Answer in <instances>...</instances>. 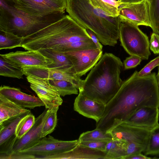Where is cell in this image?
Returning <instances> with one entry per match:
<instances>
[{
	"mask_svg": "<svg viewBox=\"0 0 159 159\" xmlns=\"http://www.w3.org/2000/svg\"><path fill=\"white\" fill-rule=\"evenodd\" d=\"M91 40L96 46L97 48L102 50L103 46L100 43L96 34L92 31L89 29H86Z\"/></svg>",
	"mask_w": 159,
	"mask_h": 159,
	"instance_id": "obj_38",
	"label": "cell"
},
{
	"mask_svg": "<svg viewBox=\"0 0 159 159\" xmlns=\"http://www.w3.org/2000/svg\"><path fill=\"white\" fill-rule=\"evenodd\" d=\"M149 0L150 1V2H151V0Z\"/></svg>",
	"mask_w": 159,
	"mask_h": 159,
	"instance_id": "obj_43",
	"label": "cell"
},
{
	"mask_svg": "<svg viewBox=\"0 0 159 159\" xmlns=\"http://www.w3.org/2000/svg\"><path fill=\"white\" fill-rule=\"evenodd\" d=\"M96 48H97L96 46L91 40L76 42L67 44L56 52H64Z\"/></svg>",
	"mask_w": 159,
	"mask_h": 159,
	"instance_id": "obj_31",
	"label": "cell"
},
{
	"mask_svg": "<svg viewBox=\"0 0 159 159\" xmlns=\"http://www.w3.org/2000/svg\"><path fill=\"white\" fill-rule=\"evenodd\" d=\"M59 107H54L47 109L41 129V138L51 133L55 129L57 123V112Z\"/></svg>",
	"mask_w": 159,
	"mask_h": 159,
	"instance_id": "obj_27",
	"label": "cell"
},
{
	"mask_svg": "<svg viewBox=\"0 0 159 159\" xmlns=\"http://www.w3.org/2000/svg\"><path fill=\"white\" fill-rule=\"evenodd\" d=\"M152 158L146 155H143L142 153H136L128 157L126 159H150Z\"/></svg>",
	"mask_w": 159,
	"mask_h": 159,
	"instance_id": "obj_39",
	"label": "cell"
},
{
	"mask_svg": "<svg viewBox=\"0 0 159 159\" xmlns=\"http://www.w3.org/2000/svg\"><path fill=\"white\" fill-rule=\"evenodd\" d=\"M159 66V56L150 61L139 72H137L138 76L143 77L151 73V71L154 68Z\"/></svg>",
	"mask_w": 159,
	"mask_h": 159,
	"instance_id": "obj_34",
	"label": "cell"
},
{
	"mask_svg": "<svg viewBox=\"0 0 159 159\" xmlns=\"http://www.w3.org/2000/svg\"><path fill=\"white\" fill-rule=\"evenodd\" d=\"M0 94L24 108L32 109L44 106L43 102L39 97L23 93L18 88L1 86L0 88Z\"/></svg>",
	"mask_w": 159,
	"mask_h": 159,
	"instance_id": "obj_19",
	"label": "cell"
},
{
	"mask_svg": "<svg viewBox=\"0 0 159 159\" xmlns=\"http://www.w3.org/2000/svg\"><path fill=\"white\" fill-rule=\"evenodd\" d=\"M36 51H39L53 61L47 67L56 69L74 75L71 62L63 53L57 52L47 49H40Z\"/></svg>",
	"mask_w": 159,
	"mask_h": 159,
	"instance_id": "obj_21",
	"label": "cell"
},
{
	"mask_svg": "<svg viewBox=\"0 0 159 159\" xmlns=\"http://www.w3.org/2000/svg\"><path fill=\"white\" fill-rule=\"evenodd\" d=\"M22 39L12 33L0 30V49L21 47Z\"/></svg>",
	"mask_w": 159,
	"mask_h": 159,
	"instance_id": "obj_28",
	"label": "cell"
},
{
	"mask_svg": "<svg viewBox=\"0 0 159 159\" xmlns=\"http://www.w3.org/2000/svg\"><path fill=\"white\" fill-rule=\"evenodd\" d=\"M94 7L99 9L107 16L113 17L119 16L120 2L115 0H89Z\"/></svg>",
	"mask_w": 159,
	"mask_h": 159,
	"instance_id": "obj_25",
	"label": "cell"
},
{
	"mask_svg": "<svg viewBox=\"0 0 159 159\" xmlns=\"http://www.w3.org/2000/svg\"><path fill=\"white\" fill-rule=\"evenodd\" d=\"M0 75L20 79L24 74L22 67L0 56Z\"/></svg>",
	"mask_w": 159,
	"mask_h": 159,
	"instance_id": "obj_24",
	"label": "cell"
},
{
	"mask_svg": "<svg viewBox=\"0 0 159 159\" xmlns=\"http://www.w3.org/2000/svg\"><path fill=\"white\" fill-rule=\"evenodd\" d=\"M150 131L122 122L109 132L113 140L126 143H135L146 146Z\"/></svg>",
	"mask_w": 159,
	"mask_h": 159,
	"instance_id": "obj_14",
	"label": "cell"
},
{
	"mask_svg": "<svg viewBox=\"0 0 159 159\" xmlns=\"http://www.w3.org/2000/svg\"><path fill=\"white\" fill-rule=\"evenodd\" d=\"M151 14L153 32L159 34V0H151Z\"/></svg>",
	"mask_w": 159,
	"mask_h": 159,
	"instance_id": "obj_33",
	"label": "cell"
},
{
	"mask_svg": "<svg viewBox=\"0 0 159 159\" xmlns=\"http://www.w3.org/2000/svg\"><path fill=\"white\" fill-rule=\"evenodd\" d=\"M35 120L34 116L30 112L23 118L17 125L16 134V138L22 137L32 128Z\"/></svg>",
	"mask_w": 159,
	"mask_h": 159,
	"instance_id": "obj_32",
	"label": "cell"
},
{
	"mask_svg": "<svg viewBox=\"0 0 159 159\" xmlns=\"http://www.w3.org/2000/svg\"><path fill=\"white\" fill-rule=\"evenodd\" d=\"M158 71L157 75H156V78L158 84L159 89V66H158Z\"/></svg>",
	"mask_w": 159,
	"mask_h": 159,
	"instance_id": "obj_41",
	"label": "cell"
},
{
	"mask_svg": "<svg viewBox=\"0 0 159 159\" xmlns=\"http://www.w3.org/2000/svg\"><path fill=\"white\" fill-rule=\"evenodd\" d=\"M66 10L79 24L93 31L104 45L114 46L119 38L120 18L107 16L89 0H66Z\"/></svg>",
	"mask_w": 159,
	"mask_h": 159,
	"instance_id": "obj_4",
	"label": "cell"
},
{
	"mask_svg": "<svg viewBox=\"0 0 159 159\" xmlns=\"http://www.w3.org/2000/svg\"><path fill=\"white\" fill-rule=\"evenodd\" d=\"M24 75L46 79L49 80H59L67 81L73 83L79 90L83 80L73 74L56 69L47 67L31 66L22 67Z\"/></svg>",
	"mask_w": 159,
	"mask_h": 159,
	"instance_id": "obj_13",
	"label": "cell"
},
{
	"mask_svg": "<svg viewBox=\"0 0 159 159\" xmlns=\"http://www.w3.org/2000/svg\"><path fill=\"white\" fill-rule=\"evenodd\" d=\"M135 71L123 81L115 95L106 105L96 128L109 132L143 107L159 108V89L155 73L143 77Z\"/></svg>",
	"mask_w": 159,
	"mask_h": 159,
	"instance_id": "obj_1",
	"label": "cell"
},
{
	"mask_svg": "<svg viewBox=\"0 0 159 159\" xmlns=\"http://www.w3.org/2000/svg\"><path fill=\"white\" fill-rule=\"evenodd\" d=\"M105 152L84 146L79 143L72 149L52 157L51 159H104Z\"/></svg>",
	"mask_w": 159,
	"mask_h": 159,
	"instance_id": "obj_20",
	"label": "cell"
},
{
	"mask_svg": "<svg viewBox=\"0 0 159 159\" xmlns=\"http://www.w3.org/2000/svg\"><path fill=\"white\" fill-rule=\"evenodd\" d=\"M16 8L30 15L43 17L50 14H63L66 0H12Z\"/></svg>",
	"mask_w": 159,
	"mask_h": 159,
	"instance_id": "obj_8",
	"label": "cell"
},
{
	"mask_svg": "<svg viewBox=\"0 0 159 159\" xmlns=\"http://www.w3.org/2000/svg\"><path fill=\"white\" fill-rule=\"evenodd\" d=\"M79 142L78 139L63 141L48 135L43 138L31 147L11 154L6 159H50L54 156L72 149Z\"/></svg>",
	"mask_w": 159,
	"mask_h": 159,
	"instance_id": "obj_6",
	"label": "cell"
},
{
	"mask_svg": "<svg viewBox=\"0 0 159 159\" xmlns=\"http://www.w3.org/2000/svg\"><path fill=\"white\" fill-rule=\"evenodd\" d=\"M0 30L24 38L56 22L64 15L54 13L43 17L32 16L12 5L0 7Z\"/></svg>",
	"mask_w": 159,
	"mask_h": 159,
	"instance_id": "obj_5",
	"label": "cell"
},
{
	"mask_svg": "<svg viewBox=\"0 0 159 159\" xmlns=\"http://www.w3.org/2000/svg\"><path fill=\"white\" fill-rule=\"evenodd\" d=\"M143 0H120V5L121 4H127L135 3L141 1Z\"/></svg>",
	"mask_w": 159,
	"mask_h": 159,
	"instance_id": "obj_40",
	"label": "cell"
},
{
	"mask_svg": "<svg viewBox=\"0 0 159 159\" xmlns=\"http://www.w3.org/2000/svg\"><path fill=\"white\" fill-rule=\"evenodd\" d=\"M49 81L56 88L61 96L64 97L67 95L78 94V89L71 82L59 80H49Z\"/></svg>",
	"mask_w": 159,
	"mask_h": 159,
	"instance_id": "obj_30",
	"label": "cell"
},
{
	"mask_svg": "<svg viewBox=\"0 0 159 159\" xmlns=\"http://www.w3.org/2000/svg\"><path fill=\"white\" fill-rule=\"evenodd\" d=\"M79 142L92 141L108 142L112 140L111 133L96 128L94 130L82 133L78 139Z\"/></svg>",
	"mask_w": 159,
	"mask_h": 159,
	"instance_id": "obj_26",
	"label": "cell"
},
{
	"mask_svg": "<svg viewBox=\"0 0 159 159\" xmlns=\"http://www.w3.org/2000/svg\"><path fill=\"white\" fill-rule=\"evenodd\" d=\"M105 107V105L88 98L80 92L74 104L75 111L85 117L94 120L96 123L102 117Z\"/></svg>",
	"mask_w": 159,
	"mask_h": 159,
	"instance_id": "obj_18",
	"label": "cell"
},
{
	"mask_svg": "<svg viewBox=\"0 0 159 159\" xmlns=\"http://www.w3.org/2000/svg\"><path fill=\"white\" fill-rule=\"evenodd\" d=\"M28 110L16 104L0 94V124Z\"/></svg>",
	"mask_w": 159,
	"mask_h": 159,
	"instance_id": "obj_22",
	"label": "cell"
},
{
	"mask_svg": "<svg viewBox=\"0 0 159 159\" xmlns=\"http://www.w3.org/2000/svg\"><path fill=\"white\" fill-rule=\"evenodd\" d=\"M119 18V39L121 46L130 55L138 56L143 60L148 59L151 53L148 36L138 26Z\"/></svg>",
	"mask_w": 159,
	"mask_h": 159,
	"instance_id": "obj_7",
	"label": "cell"
},
{
	"mask_svg": "<svg viewBox=\"0 0 159 159\" xmlns=\"http://www.w3.org/2000/svg\"><path fill=\"white\" fill-rule=\"evenodd\" d=\"M151 6L149 0L121 4L119 7V16L138 26L144 25L152 29Z\"/></svg>",
	"mask_w": 159,
	"mask_h": 159,
	"instance_id": "obj_9",
	"label": "cell"
},
{
	"mask_svg": "<svg viewBox=\"0 0 159 159\" xmlns=\"http://www.w3.org/2000/svg\"><path fill=\"white\" fill-rule=\"evenodd\" d=\"M159 107L146 106L137 110L123 122L150 131L159 124Z\"/></svg>",
	"mask_w": 159,
	"mask_h": 159,
	"instance_id": "obj_16",
	"label": "cell"
},
{
	"mask_svg": "<svg viewBox=\"0 0 159 159\" xmlns=\"http://www.w3.org/2000/svg\"><path fill=\"white\" fill-rule=\"evenodd\" d=\"M47 109H46L35 118L34 125L21 138H16L11 148L6 154L0 156V159H6L11 154L28 149L42 138L41 137V129Z\"/></svg>",
	"mask_w": 159,
	"mask_h": 159,
	"instance_id": "obj_12",
	"label": "cell"
},
{
	"mask_svg": "<svg viewBox=\"0 0 159 159\" xmlns=\"http://www.w3.org/2000/svg\"><path fill=\"white\" fill-rule=\"evenodd\" d=\"M91 40L85 28L66 15L37 32L23 38L21 47L27 50L47 49L57 52L67 44Z\"/></svg>",
	"mask_w": 159,
	"mask_h": 159,
	"instance_id": "obj_3",
	"label": "cell"
},
{
	"mask_svg": "<svg viewBox=\"0 0 159 159\" xmlns=\"http://www.w3.org/2000/svg\"><path fill=\"white\" fill-rule=\"evenodd\" d=\"M17 51L0 56L22 67L38 66L47 67L53 62L51 59L36 51Z\"/></svg>",
	"mask_w": 159,
	"mask_h": 159,
	"instance_id": "obj_15",
	"label": "cell"
},
{
	"mask_svg": "<svg viewBox=\"0 0 159 159\" xmlns=\"http://www.w3.org/2000/svg\"><path fill=\"white\" fill-rule=\"evenodd\" d=\"M26 79L30 87L43 102L46 109L61 105L63 100L56 88L46 79L28 76Z\"/></svg>",
	"mask_w": 159,
	"mask_h": 159,
	"instance_id": "obj_11",
	"label": "cell"
},
{
	"mask_svg": "<svg viewBox=\"0 0 159 159\" xmlns=\"http://www.w3.org/2000/svg\"><path fill=\"white\" fill-rule=\"evenodd\" d=\"M107 143V142L99 141L79 142L80 144L84 146L104 152L105 151Z\"/></svg>",
	"mask_w": 159,
	"mask_h": 159,
	"instance_id": "obj_35",
	"label": "cell"
},
{
	"mask_svg": "<svg viewBox=\"0 0 159 159\" xmlns=\"http://www.w3.org/2000/svg\"><path fill=\"white\" fill-rule=\"evenodd\" d=\"M31 112L30 110L12 117L0 124V156L6 154L16 138V128L20 121Z\"/></svg>",
	"mask_w": 159,
	"mask_h": 159,
	"instance_id": "obj_17",
	"label": "cell"
},
{
	"mask_svg": "<svg viewBox=\"0 0 159 159\" xmlns=\"http://www.w3.org/2000/svg\"><path fill=\"white\" fill-rule=\"evenodd\" d=\"M115 0L117 2H119L120 1V0Z\"/></svg>",
	"mask_w": 159,
	"mask_h": 159,
	"instance_id": "obj_42",
	"label": "cell"
},
{
	"mask_svg": "<svg viewBox=\"0 0 159 159\" xmlns=\"http://www.w3.org/2000/svg\"><path fill=\"white\" fill-rule=\"evenodd\" d=\"M143 152L146 156L159 155V124L150 131Z\"/></svg>",
	"mask_w": 159,
	"mask_h": 159,
	"instance_id": "obj_29",
	"label": "cell"
},
{
	"mask_svg": "<svg viewBox=\"0 0 159 159\" xmlns=\"http://www.w3.org/2000/svg\"><path fill=\"white\" fill-rule=\"evenodd\" d=\"M127 143L112 140L107 142L104 159H124Z\"/></svg>",
	"mask_w": 159,
	"mask_h": 159,
	"instance_id": "obj_23",
	"label": "cell"
},
{
	"mask_svg": "<svg viewBox=\"0 0 159 159\" xmlns=\"http://www.w3.org/2000/svg\"><path fill=\"white\" fill-rule=\"evenodd\" d=\"M142 59L135 56L131 55L127 57L123 62L125 70H127L135 67L139 65Z\"/></svg>",
	"mask_w": 159,
	"mask_h": 159,
	"instance_id": "obj_36",
	"label": "cell"
},
{
	"mask_svg": "<svg viewBox=\"0 0 159 159\" xmlns=\"http://www.w3.org/2000/svg\"><path fill=\"white\" fill-rule=\"evenodd\" d=\"M61 53L70 60L73 64L74 75L80 77L91 70L102 55V50L98 48Z\"/></svg>",
	"mask_w": 159,
	"mask_h": 159,
	"instance_id": "obj_10",
	"label": "cell"
},
{
	"mask_svg": "<svg viewBox=\"0 0 159 159\" xmlns=\"http://www.w3.org/2000/svg\"><path fill=\"white\" fill-rule=\"evenodd\" d=\"M123 64L114 54L106 52L91 69L79 91L88 98L106 105L120 89Z\"/></svg>",
	"mask_w": 159,
	"mask_h": 159,
	"instance_id": "obj_2",
	"label": "cell"
},
{
	"mask_svg": "<svg viewBox=\"0 0 159 159\" xmlns=\"http://www.w3.org/2000/svg\"><path fill=\"white\" fill-rule=\"evenodd\" d=\"M149 48L155 54H159V34L153 32L151 36Z\"/></svg>",
	"mask_w": 159,
	"mask_h": 159,
	"instance_id": "obj_37",
	"label": "cell"
}]
</instances>
